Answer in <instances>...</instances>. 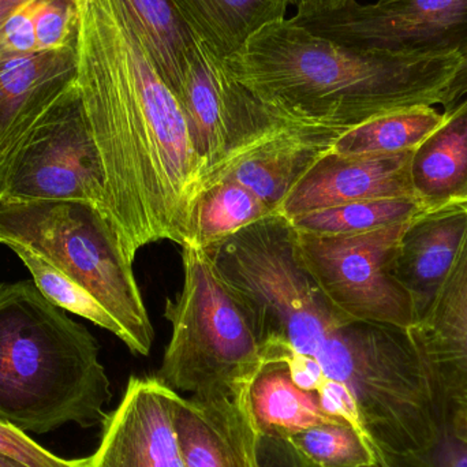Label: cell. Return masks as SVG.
<instances>
[{
  "label": "cell",
  "instance_id": "44dd1931",
  "mask_svg": "<svg viewBox=\"0 0 467 467\" xmlns=\"http://www.w3.org/2000/svg\"><path fill=\"white\" fill-rule=\"evenodd\" d=\"M444 112L443 125L414 150L411 161L414 189L431 204L467 197V96Z\"/></svg>",
  "mask_w": 467,
  "mask_h": 467
},
{
  "label": "cell",
  "instance_id": "277c9868",
  "mask_svg": "<svg viewBox=\"0 0 467 467\" xmlns=\"http://www.w3.org/2000/svg\"><path fill=\"white\" fill-rule=\"evenodd\" d=\"M315 358L324 380L348 395L379 455L425 451L446 427V405L402 329L351 321L327 337Z\"/></svg>",
  "mask_w": 467,
  "mask_h": 467
},
{
  "label": "cell",
  "instance_id": "3957f363",
  "mask_svg": "<svg viewBox=\"0 0 467 467\" xmlns=\"http://www.w3.org/2000/svg\"><path fill=\"white\" fill-rule=\"evenodd\" d=\"M111 386L93 335L32 280L0 285V419L46 433L107 419Z\"/></svg>",
  "mask_w": 467,
  "mask_h": 467
},
{
  "label": "cell",
  "instance_id": "836d02e7",
  "mask_svg": "<svg viewBox=\"0 0 467 467\" xmlns=\"http://www.w3.org/2000/svg\"><path fill=\"white\" fill-rule=\"evenodd\" d=\"M288 2L301 5V3L320 2V0H288Z\"/></svg>",
  "mask_w": 467,
  "mask_h": 467
},
{
  "label": "cell",
  "instance_id": "d6986e66",
  "mask_svg": "<svg viewBox=\"0 0 467 467\" xmlns=\"http://www.w3.org/2000/svg\"><path fill=\"white\" fill-rule=\"evenodd\" d=\"M339 134L323 130L283 134L242 159L226 178L252 191L277 213L301 178L331 150Z\"/></svg>",
  "mask_w": 467,
  "mask_h": 467
},
{
  "label": "cell",
  "instance_id": "603a6c76",
  "mask_svg": "<svg viewBox=\"0 0 467 467\" xmlns=\"http://www.w3.org/2000/svg\"><path fill=\"white\" fill-rule=\"evenodd\" d=\"M279 215L241 183L224 178L197 200L188 246L210 249L244 227Z\"/></svg>",
  "mask_w": 467,
  "mask_h": 467
},
{
  "label": "cell",
  "instance_id": "1f68e13d",
  "mask_svg": "<svg viewBox=\"0 0 467 467\" xmlns=\"http://www.w3.org/2000/svg\"><path fill=\"white\" fill-rule=\"evenodd\" d=\"M447 428L451 435L467 446V402L449 403Z\"/></svg>",
  "mask_w": 467,
  "mask_h": 467
},
{
  "label": "cell",
  "instance_id": "4fadbf2b",
  "mask_svg": "<svg viewBox=\"0 0 467 467\" xmlns=\"http://www.w3.org/2000/svg\"><path fill=\"white\" fill-rule=\"evenodd\" d=\"M413 155L414 150L342 156L329 150L296 183L277 213L290 221L351 202L421 199L411 178Z\"/></svg>",
  "mask_w": 467,
  "mask_h": 467
},
{
  "label": "cell",
  "instance_id": "ffe728a7",
  "mask_svg": "<svg viewBox=\"0 0 467 467\" xmlns=\"http://www.w3.org/2000/svg\"><path fill=\"white\" fill-rule=\"evenodd\" d=\"M194 40L226 60L254 35L285 18L288 0H169Z\"/></svg>",
  "mask_w": 467,
  "mask_h": 467
},
{
  "label": "cell",
  "instance_id": "83f0119b",
  "mask_svg": "<svg viewBox=\"0 0 467 467\" xmlns=\"http://www.w3.org/2000/svg\"><path fill=\"white\" fill-rule=\"evenodd\" d=\"M0 455L27 467H89L90 458L65 460L47 451L24 431L0 419Z\"/></svg>",
  "mask_w": 467,
  "mask_h": 467
},
{
  "label": "cell",
  "instance_id": "ba28073f",
  "mask_svg": "<svg viewBox=\"0 0 467 467\" xmlns=\"http://www.w3.org/2000/svg\"><path fill=\"white\" fill-rule=\"evenodd\" d=\"M0 202H88L103 213V166L77 84L0 155Z\"/></svg>",
  "mask_w": 467,
  "mask_h": 467
},
{
  "label": "cell",
  "instance_id": "ac0fdd59",
  "mask_svg": "<svg viewBox=\"0 0 467 467\" xmlns=\"http://www.w3.org/2000/svg\"><path fill=\"white\" fill-rule=\"evenodd\" d=\"M247 405L258 435L285 441L318 425L348 421L327 409L320 392L299 387L282 358L264 362L247 389Z\"/></svg>",
  "mask_w": 467,
  "mask_h": 467
},
{
  "label": "cell",
  "instance_id": "9c48e42d",
  "mask_svg": "<svg viewBox=\"0 0 467 467\" xmlns=\"http://www.w3.org/2000/svg\"><path fill=\"white\" fill-rule=\"evenodd\" d=\"M414 218L350 235L293 229L294 247L305 271L343 318L406 331L416 321V310L392 275V263Z\"/></svg>",
  "mask_w": 467,
  "mask_h": 467
},
{
  "label": "cell",
  "instance_id": "7a4b0ae2",
  "mask_svg": "<svg viewBox=\"0 0 467 467\" xmlns=\"http://www.w3.org/2000/svg\"><path fill=\"white\" fill-rule=\"evenodd\" d=\"M460 57L351 48L285 18L261 27L224 65L288 122L343 133L386 112L443 103Z\"/></svg>",
  "mask_w": 467,
  "mask_h": 467
},
{
  "label": "cell",
  "instance_id": "7c38bea8",
  "mask_svg": "<svg viewBox=\"0 0 467 467\" xmlns=\"http://www.w3.org/2000/svg\"><path fill=\"white\" fill-rule=\"evenodd\" d=\"M178 392L158 378H131L107 414L89 467H185L174 414Z\"/></svg>",
  "mask_w": 467,
  "mask_h": 467
},
{
  "label": "cell",
  "instance_id": "d4e9b609",
  "mask_svg": "<svg viewBox=\"0 0 467 467\" xmlns=\"http://www.w3.org/2000/svg\"><path fill=\"white\" fill-rule=\"evenodd\" d=\"M435 204L421 199L351 202L290 219L296 232L312 235H350L409 221Z\"/></svg>",
  "mask_w": 467,
  "mask_h": 467
},
{
  "label": "cell",
  "instance_id": "4316f807",
  "mask_svg": "<svg viewBox=\"0 0 467 467\" xmlns=\"http://www.w3.org/2000/svg\"><path fill=\"white\" fill-rule=\"evenodd\" d=\"M288 441L313 467H368L379 462L375 447L348 421L318 425Z\"/></svg>",
  "mask_w": 467,
  "mask_h": 467
},
{
  "label": "cell",
  "instance_id": "5bb4252c",
  "mask_svg": "<svg viewBox=\"0 0 467 467\" xmlns=\"http://www.w3.org/2000/svg\"><path fill=\"white\" fill-rule=\"evenodd\" d=\"M405 334L444 405L467 402V233L443 285Z\"/></svg>",
  "mask_w": 467,
  "mask_h": 467
},
{
  "label": "cell",
  "instance_id": "8992f818",
  "mask_svg": "<svg viewBox=\"0 0 467 467\" xmlns=\"http://www.w3.org/2000/svg\"><path fill=\"white\" fill-rule=\"evenodd\" d=\"M0 244L26 247L67 275L114 316L131 353L150 356L155 332L133 264L98 207L79 202H0Z\"/></svg>",
  "mask_w": 467,
  "mask_h": 467
},
{
  "label": "cell",
  "instance_id": "6da1fadb",
  "mask_svg": "<svg viewBox=\"0 0 467 467\" xmlns=\"http://www.w3.org/2000/svg\"><path fill=\"white\" fill-rule=\"evenodd\" d=\"M78 5L77 87L103 166V215L130 264L155 242L188 246L208 177L180 101L120 0Z\"/></svg>",
  "mask_w": 467,
  "mask_h": 467
},
{
  "label": "cell",
  "instance_id": "f546056e",
  "mask_svg": "<svg viewBox=\"0 0 467 467\" xmlns=\"http://www.w3.org/2000/svg\"><path fill=\"white\" fill-rule=\"evenodd\" d=\"M257 467H313L285 439L258 435Z\"/></svg>",
  "mask_w": 467,
  "mask_h": 467
},
{
  "label": "cell",
  "instance_id": "cb8c5ba5",
  "mask_svg": "<svg viewBox=\"0 0 467 467\" xmlns=\"http://www.w3.org/2000/svg\"><path fill=\"white\" fill-rule=\"evenodd\" d=\"M161 78L174 90L196 46L169 0H120Z\"/></svg>",
  "mask_w": 467,
  "mask_h": 467
},
{
  "label": "cell",
  "instance_id": "7402d4cb",
  "mask_svg": "<svg viewBox=\"0 0 467 467\" xmlns=\"http://www.w3.org/2000/svg\"><path fill=\"white\" fill-rule=\"evenodd\" d=\"M446 120L435 106H414L370 118L348 129L332 142L342 156L389 155L416 150Z\"/></svg>",
  "mask_w": 467,
  "mask_h": 467
},
{
  "label": "cell",
  "instance_id": "30bf717a",
  "mask_svg": "<svg viewBox=\"0 0 467 467\" xmlns=\"http://www.w3.org/2000/svg\"><path fill=\"white\" fill-rule=\"evenodd\" d=\"M172 93L204 161L207 189L226 178L242 159L277 137L316 130L294 125L266 106L202 41L196 40Z\"/></svg>",
  "mask_w": 467,
  "mask_h": 467
},
{
  "label": "cell",
  "instance_id": "8fae6325",
  "mask_svg": "<svg viewBox=\"0 0 467 467\" xmlns=\"http://www.w3.org/2000/svg\"><path fill=\"white\" fill-rule=\"evenodd\" d=\"M291 19L351 48L416 57L467 51V0H320L296 5Z\"/></svg>",
  "mask_w": 467,
  "mask_h": 467
},
{
  "label": "cell",
  "instance_id": "52a82bcc",
  "mask_svg": "<svg viewBox=\"0 0 467 467\" xmlns=\"http://www.w3.org/2000/svg\"><path fill=\"white\" fill-rule=\"evenodd\" d=\"M216 269L250 305L266 343L315 358L343 318L324 298L294 247L293 226L269 216L205 249Z\"/></svg>",
  "mask_w": 467,
  "mask_h": 467
},
{
  "label": "cell",
  "instance_id": "4dcf8cb0",
  "mask_svg": "<svg viewBox=\"0 0 467 467\" xmlns=\"http://www.w3.org/2000/svg\"><path fill=\"white\" fill-rule=\"evenodd\" d=\"M465 96H467V51L460 57L455 73L452 74L451 79L447 85L441 106L447 111L455 104L460 103Z\"/></svg>",
  "mask_w": 467,
  "mask_h": 467
},
{
  "label": "cell",
  "instance_id": "9a60e30c",
  "mask_svg": "<svg viewBox=\"0 0 467 467\" xmlns=\"http://www.w3.org/2000/svg\"><path fill=\"white\" fill-rule=\"evenodd\" d=\"M175 432L185 467H257L258 432L238 398L191 400L178 395Z\"/></svg>",
  "mask_w": 467,
  "mask_h": 467
},
{
  "label": "cell",
  "instance_id": "f1b7e54d",
  "mask_svg": "<svg viewBox=\"0 0 467 467\" xmlns=\"http://www.w3.org/2000/svg\"><path fill=\"white\" fill-rule=\"evenodd\" d=\"M378 458L384 467H467V446L451 435L446 420L438 441L425 451L400 458L378 454Z\"/></svg>",
  "mask_w": 467,
  "mask_h": 467
},
{
  "label": "cell",
  "instance_id": "d590c367",
  "mask_svg": "<svg viewBox=\"0 0 467 467\" xmlns=\"http://www.w3.org/2000/svg\"><path fill=\"white\" fill-rule=\"evenodd\" d=\"M368 467H384L383 465H381L380 462H378L376 463V465H373V466H368Z\"/></svg>",
  "mask_w": 467,
  "mask_h": 467
},
{
  "label": "cell",
  "instance_id": "5b68a950",
  "mask_svg": "<svg viewBox=\"0 0 467 467\" xmlns=\"http://www.w3.org/2000/svg\"><path fill=\"white\" fill-rule=\"evenodd\" d=\"M182 265V288L164 307L171 337L156 378L194 398L242 397L266 359L263 329L205 250L183 246Z\"/></svg>",
  "mask_w": 467,
  "mask_h": 467
},
{
  "label": "cell",
  "instance_id": "2e32d148",
  "mask_svg": "<svg viewBox=\"0 0 467 467\" xmlns=\"http://www.w3.org/2000/svg\"><path fill=\"white\" fill-rule=\"evenodd\" d=\"M78 46L0 57V155L77 84Z\"/></svg>",
  "mask_w": 467,
  "mask_h": 467
},
{
  "label": "cell",
  "instance_id": "e575fe53",
  "mask_svg": "<svg viewBox=\"0 0 467 467\" xmlns=\"http://www.w3.org/2000/svg\"><path fill=\"white\" fill-rule=\"evenodd\" d=\"M11 0H0V11L3 10V8L5 7V5H8V3H10Z\"/></svg>",
  "mask_w": 467,
  "mask_h": 467
},
{
  "label": "cell",
  "instance_id": "d6a6232c",
  "mask_svg": "<svg viewBox=\"0 0 467 467\" xmlns=\"http://www.w3.org/2000/svg\"><path fill=\"white\" fill-rule=\"evenodd\" d=\"M0 467H27L22 465V463L16 462V461L11 460V458L0 455Z\"/></svg>",
  "mask_w": 467,
  "mask_h": 467
},
{
  "label": "cell",
  "instance_id": "484cf974",
  "mask_svg": "<svg viewBox=\"0 0 467 467\" xmlns=\"http://www.w3.org/2000/svg\"><path fill=\"white\" fill-rule=\"evenodd\" d=\"M8 247L21 258L22 263L29 269L33 283L48 301L65 312L74 313V315L107 329L125 343L126 335L122 327L92 294L88 293L67 275L63 274L26 247L19 246V244Z\"/></svg>",
  "mask_w": 467,
  "mask_h": 467
},
{
  "label": "cell",
  "instance_id": "e0dca14e",
  "mask_svg": "<svg viewBox=\"0 0 467 467\" xmlns=\"http://www.w3.org/2000/svg\"><path fill=\"white\" fill-rule=\"evenodd\" d=\"M467 233V197L439 202L417 215L403 234L392 275L419 317L451 271Z\"/></svg>",
  "mask_w": 467,
  "mask_h": 467
}]
</instances>
